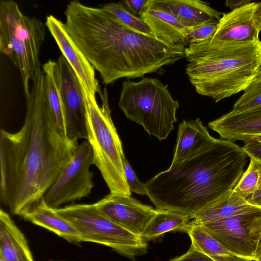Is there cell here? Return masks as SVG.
Returning a JSON list of instances; mask_svg holds the SVG:
<instances>
[{"instance_id": "obj_1", "label": "cell", "mask_w": 261, "mask_h": 261, "mask_svg": "<svg viewBox=\"0 0 261 261\" xmlns=\"http://www.w3.org/2000/svg\"><path fill=\"white\" fill-rule=\"evenodd\" d=\"M32 82L23 125L15 133L2 129L0 135L1 200L20 216L43 198L79 144L51 113L43 70Z\"/></svg>"}, {"instance_id": "obj_2", "label": "cell", "mask_w": 261, "mask_h": 261, "mask_svg": "<svg viewBox=\"0 0 261 261\" xmlns=\"http://www.w3.org/2000/svg\"><path fill=\"white\" fill-rule=\"evenodd\" d=\"M66 29L102 82L141 77L185 57L186 47L137 32L103 8L70 1Z\"/></svg>"}, {"instance_id": "obj_3", "label": "cell", "mask_w": 261, "mask_h": 261, "mask_svg": "<svg viewBox=\"0 0 261 261\" xmlns=\"http://www.w3.org/2000/svg\"><path fill=\"white\" fill-rule=\"evenodd\" d=\"M247 155L232 141L215 139L186 160L145 184L156 210H169L192 219L232 191L244 173Z\"/></svg>"}, {"instance_id": "obj_4", "label": "cell", "mask_w": 261, "mask_h": 261, "mask_svg": "<svg viewBox=\"0 0 261 261\" xmlns=\"http://www.w3.org/2000/svg\"><path fill=\"white\" fill-rule=\"evenodd\" d=\"M186 73L196 92L216 102L243 91L261 73V40L190 44Z\"/></svg>"}, {"instance_id": "obj_5", "label": "cell", "mask_w": 261, "mask_h": 261, "mask_svg": "<svg viewBox=\"0 0 261 261\" xmlns=\"http://www.w3.org/2000/svg\"><path fill=\"white\" fill-rule=\"evenodd\" d=\"M45 24L39 19L22 13L12 0L0 3V51L18 69L27 98L30 82L41 71V46L45 38Z\"/></svg>"}, {"instance_id": "obj_6", "label": "cell", "mask_w": 261, "mask_h": 261, "mask_svg": "<svg viewBox=\"0 0 261 261\" xmlns=\"http://www.w3.org/2000/svg\"><path fill=\"white\" fill-rule=\"evenodd\" d=\"M87 109V140L93 154L94 164L98 168L110 193L130 196L126 183L121 155L122 143L111 117L106 88L100 95L102 105L95 96L84 89Z\"/></svg>"}, {"instance_id": "obj_7", "label": "cell", "mask_w": 261, "mask_h": 261, "mask_svg": "<svg viewBox=\"0 0 261 261\" xmlns=\"http://www.w3.org/2000/svg\"><path fill=\"white\" fill-rule=\"evenodd\" d=\"M118 106L127 118L159 140L165 139L174 129L179 108L167 87L151 77L123 82Z\"/></svg>"}, {"instance_id": "obj_8", "label": "cell", "mask_w": 261, "mask_h": 261, "mask_svg": "<svg viewBox=\"0 0 261 261\" xmlns=\"http://www.w3.org/2000/svg\"><path fill=\"white\" fill-rule=\"evenodd\" d=\"M55 210L73 225L81 242L109 247L132 259L147 252V242L106 217L95 203L72 204Z\"/></svg>"}, {"instance_id": "obj_9", "label": "cell", "mask_w": 261, "mask_h": 261, "mask_svg": "<svg viewBox=\"0 0 261 261\" xmlns=\"http://www.w3.org/2000/svg\"><path fill=\"white\" fill-rule=\"evenodd\" d=\"M93 164L92 149L88 141L85 140L78 144L73 157L44 194L45 203L57 209L90 194L94 187L93 174L90 170Z\"/></svg>"}, {"instance_id": "obj_10", "label": "cell", "mask_w": 261, "mask_h": 261, "mask_svg": "<svg viewBox=\"0 0 261 261\" xmlns=\"http://www.w3.org/2000/svg\"><path fill=\"white\" fill-rule=\"evenodd\" d=\"M200 225L231 252L254 260L261 235L260 207Z\"/></svg>"}, {"instance_id": "obj_11", "label": "cell", "mask_w": 261, "mask_h": 261, "mask_svg": "<svg viewBox=\"0 0 261 261\" xmlns=\"http://www.w3.org/2000/svg\"><path fill=\"white\" fill-rule=\"evenodd\" d=\"M66 131L72 140L87 139V109L84 87L63 56L57 61Z\"/></svg>"}, {"instance_id": "obj_12", "label": "cell", "mask_w": 261, "mask_h": 261, "mask_svg": "<svg viewBox=\"0 0 261 261\" xmlns=\"http://www.w3.org/2000/svg\"><path fill=\"white\" fill-rule=\"evenodd\" d=\"M106 217L140 237L156 211L128 195L110 193L95 203Z\"/></svg>"}, {"instance_id": "obj_13", "label": "cell", "mask_w": 261, "mask_h": 261, "mask_svg": "<svg viewBox=\"0 0 261 261\" xmlns=\"http://www.w3.org/2000/svg\"><path fill=\"white\" fill-rule=\"evenodd\" d=\"M261 31V1L251 2L221 13L213 40L251 42L259 40Z\"/></svg>"}, {"instance_id": "obj_14", "label": "cell", "mask_w": 261, "mask_h": 261, "mask_svg": "<svg viewBox=\"0 0 261 261\" xmlns=\"http://www.w3.org/2000/svg\"><path fill=\"white\" fill-rule=\"evenodd\" d=\"M45 26L55 39L62 55L73 70L86 91L95 96L102 93L96 78L95 69L68 33L65 23L53 15L46 18Z\"/></svg>"}, {"instance_id": "obj_15", "label": "cell", "mask_w": 261, "mask_h": 261, "mask_svg": "<svg viewBox=\"0 0 261 261\" xmlns=\"http://www.w3.org/2000/svg\"><path fill=\"white\" fill-rule=\"evenodd\" d=\"M208 127L221 139L247 143L261 137V105L240 112L230 111L210 122Z\"/></svg>"}, {"instance_id": "obj_16", "label": "cell", "mask_w": 261, "mask_h": 261, "mask_svg": "<svg viewBox=\"0 0 261 261\" xmlns=\"http://www.w3.org/2000/svg\"><path fill=\"white\" fill-rule=\"evenodd\" d=\"M146 6L167 12L188 29L221 17L209 3L199 0H148Z\"/></svg>"}, {"instance_id": "obj_17", "label": "cell", "mask_w": 261, "mask_h": 261, "mask_svg": "<svg viewBox=\"0 0 261 261\" xmlns=\"http://www.w3.org/2000/svg\"><path fill=\"white\" fill-rule=\"evenodd\" d=\"M140 17L156 38L185 47L189 44V29L167 12L146 6Z\"/></svg>"}, {"instance_id": "obj_18", "label": "cell", "mask_w": 261, "mask_h": 261, "mask_svg": "<svg viewBox=\"0 0 261 261\" xmlns=\"http://www.w3.org/2000/svg\"><path fill=\"white\" fill-rule=\"evenodd\" d=\"M215 139L210 135L199 118L183 120L178 126L176 144L171 165L176 164L190 157Z\"/></svg>"}, {"instance_id": "obj_19", "label": "cell", "mask_w": 261, "mask_h": 261, "mask_svg": "<svg viewBox=\"0 0 261 261\" xmlns=\"http://www.w3.org/2000/svg\"><path fill=\"white\" fill-rule=\"evenodd\" d=\"M31 223L56 233L68 242H81L79 233L73 225L48 206L42 198L39 202L20 216Z\"/></svg>"}, {"instance_id": "obj_20", "label": "cell", "mask_w": 261, "mask_h": 261, "mask_svg": "<svg viewBox=\"0 0 261 261\" xmlns=\"http://www.w3.org/2000/svg\"><path fill=\"white\" fill-rule=\"evenodd\" d=\"M0 255L6 261H34L24 234L10 216L0 211Z\"/></svg>"}, {"instance_id": "obj_21", "label": "cell", "mask_w": 261, "mask_h": 261, "mask_svg": "<svg viewBox=\"0 0 261 261\" xmlns=\"http://www.w3.org/2000/svg\"><path fill=\"white\" fill-rule=\"evenodd\" d=\"M250 204L233 190L193 216L192 223L201 225L254 210Z\"/></svg>"}, {"instance_id": "obj_22", "label": "cell", "mask_w": 261, "mask_h": 261, "mask_svg": "<svg viewBox=\"0 0 261 261\" xmlns=\"http://www.w3.org/2000/svg\"><path fill=\"white\" fill-rule=\"evenodd\" d=\"M191 245L215 261H254L231 252L210 235L200 225L188 223L186 231Z\"/></svg>"}, {"instance_id": "obj_23", "label": "cell", "mask_w": 261, "mask_h": 261, "mask_svg": "<svg viewBox=\"0 0 261 261\" xmlns=\"http://www.w3.org/2000/svg\"><path fill=\"white\" fill-rule=\"evenodd\" d=\"M45 96L48 107L63 134L67 136L60 90V74L57 61L50 60L43 64Z\"/></svg>"}, {"instance_id": "obj_24", "label": "cell", "mask_w": 261, "mask_h": 261, "mask_svg": "<svg viewBox=\"0 0 261 261\" xmlns=\"http://www.w3.org/2000/svg\"><path fill=\"white\" fill-rule=\"evenodd\" d=\"M156 211L140 237L143 241L147 242L170 231H186L190 217L169 210Z\"/></svg>"}, {"instance_id": "obj_25", "label": "cell", "mask_w": 261, "mask_h": 261, "mask_svg": "<svg viewBox=\"0 0 261 261\" xmlns=\"http://www.w3.org/2000/svg\"><path fill=\"white\" fill-rule=\"evenodd\" d=\"M261 187V162L250 159L247 170L233 189L240 196L247 199Z\"/></svg>"}, {"instance_id": "obj_26", "label": "cell", "mask_w": 261, "mask_h": 261, "mask_svg": "<svg viewBox=\"0 0 261 261\" xmlns=\"http://www.w3.org/2000/svg\"><path fill=\"white\" fill-rule=\"evenodd\" d=\"M101 7L128 27L141 33L154 37L141 17L129 11L122 2L106 4L102 5Z\"/></svg>"}, {"instance_id": "obj_27", "label": "cell", "mask_w": 261, "mask_h": 261, "mask_svg": "<svg viewBox=\"0 0 261 261\" xmlns=\"http://www.w3.org/2000/svg\"><path fill=\"white\" fill-rule=\"evenodd\" d=\"M261 105V73L246 87L231 111L240 112Z\"/></svg>"}, {"instance_id": "obj_28", "label": "cell", "mask_w": 261, "mask_h": 261, "mask_svg": "<svg viewBox=\"0 0 261 261\" xmlns=\"http://www.w3.org/2000/svg\"><path fill=\"white\" fill-rule=\"evenodd\" d=\"M219 21H209L189 29L187 36L189 45L198 43L212 38L215 34Z\"/></svg>"}, {"instance_id": "obj_29", "label": "cell", "mask_w": 261, "mask_h": 261, "mask_svg": "<svg viewBox=\"0 0 261 261\" xmlns=\"http://www.w3.org/2000/svg\"><path fill=\"white\" fill-rule=\"evenodd\" d=\"M121 159L125 178L130 191L139 195H146L145 184L139 180L129 162L125 158L124 153L121 155Z\"/></svg>"}, {"instance_id": "obj_30", "label": "cell", "mask_w": 261, "mask_h": 261, "mask_svg": "<svg viewBox=\"0 0 261 261\" xmlns=\"http://www.w3.org/2000/svg\"><path fill=\"white\" fill-rule=\"evenodd\" d=\"M170 261H215L209 256L196 249L191 245L189 250L183 255Z\"/></svg>"}, {"instance_id": "obj_31", "label": "cell", "mask_w": 261, "mask_h": 261, "mask_svg": "<svg viewBox=\"0 0 261 261\" xmlns=\"http://www.w3.org/2000/svg\"><path fill=\"white\" fill-rule=\"evenodd\" d=\"M242 148L250 159L261 162V137L245 143Z\"/></svg>"}, {"instance_id": "obj_32", "label": "cell", "mask_w": 261, "mask_h": 261, "mask_svg": "<svg viewBox=\"0 0 261 261\" xmlns=\"http://www.w3.org/2000/svg\"><path fill=\"white\" fill-rule=\"evenodd\" d=\"M148 0H127L122 1L126 8L135 15L140 17Z\"/></svg>"}, {"instance_id": "obj_33", "label": "cell", "mask_w": 261, "mask_h": 261, "mask_svg": "<svg viewBox=\"0 0 261 261\" xmlns=\"http://www.w3.org/2000/svg\"><path fill=\"white\" fill-rule=\"evenodd\" d=\"M247 201L250 204L261 208V187L252 193Z\"/></svg>"}, {"instance_id": "obj_34", "label": "cell", "mask_w": 261, "mask_h": 261, "mask_svg": "<svg viewBox=\"0 0 261 261\" xmlns=\"http://www.w3.org/2000/svg\"><path fill=\"white\" fill-rule=\"evenodd\" d=\"M251 2V0H227L225 1L224 5L231 11Z\"/></svg>"}, {"instance_id": "obj_35", "label": "cell", "mask_w": 261, "mask_h": 261, "mask_svg": "<svg viewBox=\"0 0 261 261\" xmlns=\"http://www.w3.org/2000/svg\"><path fill=\"white\" fill-rule=\"evenodd\" d=\"M261 255V235L259 238L257 246L256 248V250L255 251V256H254V260L256 258H257L259 255Z\"/></svg>"}, {"instance_id": "obj_36", "label": "cell", "mask_w": 261, "mask_h": 261, "mask_svg": "<svg viewBox=\"0 0 261 261\" xmlns=\"http://www.w3.org/2000/svg\"><path fill=\"white\" fill-rule=\"evenodd\" d=\"M255 261H261V255H259L257 258H256Z\"/></svg>"}, {"instance_id": "obj_37", "label": "cell", "mask_w": 261, "mask_h": 261, "mask_svg": "<svg viewBox=\"0 0 261 261\" xmlns=\"http://www.w3.org/2000/svg\"><path fill=\"white\" fill-rule=\"evenodd\" d=\"M0 261H6L1 255H0Z\"/></svg>"}]
</instances>
